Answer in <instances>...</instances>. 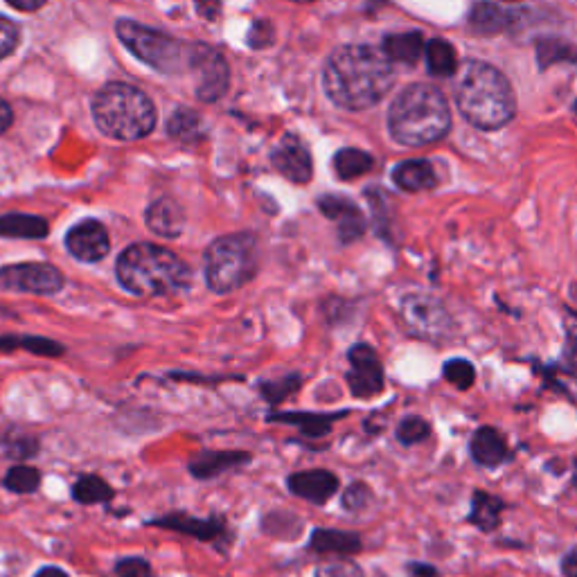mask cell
<instances>
[{"instance_id": "1", "label": "cell", "mask_w": 577, "mask_h": 577, "mask_svg": "<svg viewBox=\"0 0 577 577\" xmlns=\"http://www.w3.org/2000/svg\"><path fill=\"white\" fill-rule=\"evenodd\" d=\"M325 91L343 109H370L395 84L390 59L370 46H345L330 57L323 75Z\"/></svg>"}, {"instance_id": "2", "label": "cell", "mask_w": 577, "mask_h": 577, "mask_svg": "<svg viewBox=\"0 0 577 577\" xmlns=\"http://www.w3.org/2000/svg\"><path fill=\"white\" fill-rule=\"evenodd\" d=\"M120 287L138 298L174 296L192 287V271L179 255L158 244H131L115 264Z\"/></svg>"}, {"instance_id": "3", "label": "cell", "mask_w": 577, "mask_h": 577, "mask_svg": "<svg viewBox=\"0 0 577 577\" xmlns=\"http://www.w3.org/2000/svg\"><path fill=\"white\" fill-rule=\"evenodd\" d=\"M388 129L406 147L433 145L451 129L447 97L429 84L408 86L390 106Z\"/></svg>"}, {"instance_id": "4", "label": "cell", "mask_w": 577, "mask_h": 577, "mask_svg": "<svg viewBox=\"0 0 577 577\" xmlns=\"http://www.w3.org/2000/svg\"><path fill=\"white\" fill-rule=\"evenodd\" d=\"M460 113L478 129H501L512 120L517 100L503 73L483 61H467L456 84Z\"/></svg>"}, {"instance_id": "5", "label": "cell", "mask_w": 577, "mask_h": 577, "mask_svg": "<svg viewBox=\"0 0 577 577\" xmlns=\"http://www.w3.org/2000/svg\"><path fill=\"white\" fill-rule=\"evenodd\" d=\"M93 118L115 140H140L156 127L154 102L129 84L104 86L93 100Z\"/></svg>"}, {"instance_id": "6", "label": "cell", "mask_w": 577, "mask_h": 577, "mask_svg": "<svg viewBox=\"0 0 577 577\" xmlns=\"http://www.w3.org/2000/svg\"><path fill=\"white\" fill-rule=\"evenodd\" d=\"M206 284L212 294H233L251 282L260 266L257 239L251 233H235L215 239L206 255Z\"/></svg>"}, {"instance_id": "7", "label": "cell", "mask_w": 577, "mask_h": 577, "mask_svg": "<svg viewBox=\"0 0 577 577\" xmlns=\"http://www.w3.org/2000/svg\"><path fill=\"white\" fill-rule=\"evenodd\" d=\"M115 32L133 55L161 73H179L185 66L190 68L192 46L188 43L133 21H120L115 25Z\"/></svg>"}, {"instance_id": "8", "label": "cell", "mask_w": 577, "mask_h": 577, "mask_svg": "<svg viewBox=\"0 0 577 577\" xmlns=\"http://www.w3.org/2000/svg\"><path fill=\"white\" fill-rule=\"evenodd\" d=\"M66 287V278L48 262H21L0 269V291L34 296H55Z\"/></svg>"}, {"instance_id": "9", "label": "cell", "mask_w": 577, "mask_h": 577, "mask_svg": "<svg viewBox=\"0 0 577 577\" xmlns=\"http://www.w3.org/2000/svg\"><path fill=\"white\" fill-rule=\"evenodd\" d=\"M190 68L197 79V95L201 102H217L228 91L230 73L226 59L208 46H192Z\"/></svg>"}, {"instance_id": "10", "label": "cell", "mask_w": 577, "mask_h": 577, "mask_svg": "<svg viewBox=\"0 0 577 577\" xmlns=\"http://www.w3.org/2000/svg\"><path fill=\"white\" fill-rule=\"evenodd\" d=\"M348 361L350 370L345 379H348V388L354 397L370 399L384 390V366H381L375 348H370L366 343L352 345Z\"/></svg>"}, {"instance_id": "11", "label": "cell", "mask_w": 577, "mask_h": 577, "mask_svg": "<svg viewBox=\"0 0 577 577\" xmlns=\"http://www.w3.org/2000/svg\"><path fill=\"white\" fill-rule=\"evenodd\" d=\"M66 248L75 260L84 264H95L109 255L111 239L104 224H100L97 219H86L68 230Z\"/></svg>"}, {"instance_id": "12", "label": "cell", "mask_w": 577, "mask_h": 577, "mask_svg": "<svg viewBox=\"0 0 577 577\" xmlns=\"http://www.w3.org/2000/svg\"><path fill=\"white\" fill-rule=\"evenodd\" d=\"M402 316L408 327L420 336H440L449 327L445 307L431 296H406L402 300Z\"/></svg>"}, {"instance_id": "13", "label": "cell", "mask_w": 577, "mask_h": 577, "mask_svg": "<svg viewBox=\"0 0 577 577\" xmlns=\"http://www.w3.org/2000/svg\"><path fill=\"white\" fill-rule=\"evenodd\" d=\"M271 161L275 165V170L291 183L305 185L312 181L314 174L312 156H309L307 147L296 136H284L278 145H275Z\"/></svg>"}, {"instance_id": "14", "label": "cell", "mask_w": 577, "mask_h": 577, "mask_svg": "<svg viewBox=\"0 0 577 577\" xmlns=\"http://www.w3.org/2000/svg\"><path fill=\"white\" fill-rule=\"evenodd\" d=\"M318 208H321L323 215L327 219H332L336 228H339V239L343 244L357 242V239L366 233V219H363L361 210L354 206L350 199L327 194V197L318 201Z\"/></svg>"}, {"instance_id": "15", "label": "cell", "mask_w": 577, "mask_h": 577, "mask_svg": "<svg viewBox=\"0 0 577 577\" xmlns=\"http://www.w3.org/2000/svg\"><path fill=\"white\" fill-rule=\"evenodd\" d=\"M287 487L298 499L323 505L339 490V476L327 472V469H307V472L291 474L287 478Z\"/></svg>"}, {"instance_id": "16", "label": "cell", "mask_w": 577, "mask_h": 577, "mask_svg": "<svg viewBox=\"0 0 577 577\" xmlns=\"http://www.w3.org/2000/svg\"><path fill=\"white\" fill-rule=\"evenodd\" d=\"M147 526L181 532V535H188L199 541H212L226 532L224 519H219V517L201 519V517H194V514H185V512H170L161 519L147 521Z\"/></svg>"}, {"instance_id": "17", "label": "cell", "mask_w": 577, "mask_h": 577, "mask_svg": "<svg viewBox=\"0 0 577 577\" xmlns=\"http://www.w3.org/2000/svg\"><path fill=\"white\" fill-rule=\"evenodd\" d=\"M251 454L248 451H203L197 458L190 460V474L197 481H212L226 472L251 463Z\"/></svg>"}, {"instance_id": "18", "label": "cell", "mask_w": 577, "mask_h": 577, "mask_svg": "<svg viewBox=\"0 0 577 577\" xmlns=\"http://www.w3.org/2000/svg\"><path fill=\"white\" fill-rule=\"evenodd\" d=\"M348 415V411L339 413H305V411H280V413H269L266 415V422L271 424H287L296 426V429L303 433L305 438H323L332 431L334 422L343 420Z\"/></svg>"}, {"instance_id": "19", "label": "cell", "mask_w": 577, "mask_h": 577, "mask_svg": "<svg viewBox=\"0 0 577 577\" xmlns=\"http://www.w3.org/2000/svg\"><path fill=\"white\" fill-rule=\"evenodd\" d=\"M147 228L154 235L174 239L183 233L185 228V212L174 199H158L145 212Z\"/></svg>"}, {"instance_id": "20", "label": "cell", "mask_w": 577, "mask_h": 577, "mask_svg": "<svg viewBox=\"0 0 577 577\" xmlns=\"http://www.w3.org/2000/svg\"><path fill=\"white\" fill-rule=\"evenodd\" d=\"M469 451H472L476 465L481 467H499L505 463V458H508L505 438L494 429V426H481V429L474 433Z\"/></svg>"}, {"instance_id": "21", "label": "cell", "mask_w": 577, "mask_h": 577, "mask_svg": "<svg viewBox=\"0 0 577 577\" xmlns=\"http://www.w3.org/2000/svg\"><path fill=\"white\" fill-rule=\"evenodd\" d=\"M363 546L357 532L316 528L309 539V550L318 555H354Z\"/></svg>"}, {"instance_id": "22", "label": "cell", "mask_w": 577, "mask_h": 577, "mask_svg": "<svg viewBox=\"0 0 577 577\" xmlns=\"http://www.w3.org/2000/svg\"><path fill=\"white\" fill-rule=\"evenodd\" d=\"M14 350H25L34 354V357L59 359L66 354V345L37 334H21V336L0 334V352H14Z\"/></svg>"}, {"instance_id": "23", "label": "cell", "mask_w": 577, "mask_h": 577, "mask_svg": "<svg viewBox=\"0 0 577 577\" xmlns=\"http://www.w3.org/2000/svg\"><path fill=\"white\" fill-rule=\"evenodd\" d=\"M393 181L406 192H424L438 183L436 170L429 161H406L395 167Z\"/></svg>"}, {"instance_id": "24", "label": "cell", "mask_w": 577, "mask_h": 577, "mask_svg": "<svg viewBox=\"0 0 577 577\" xmlns=\"http://www.w3.org/2000/svg\"><path fill=\"white\" fill-rule=\"evenodd\" d=\"M50 226L46 219L37 215H21V212H10L0 217V237L12 239H43L48 237Z\"/></svg>"}, {"instance_id": "25", "label": "cell", "mask_w": 577, "mask_h": 577, "mask_svg": "<svg viewBox=\"0 0 577 577\" xmlns=\"http://www.w3.org/2000/svg\"><path fill=\"white\" fill-rule=\"evenodd\" d=\"M505 503L490 492L476 490L472 499V512H469V521L483 532H492L501 526V512Z\"/></svg>"}, {"instance_id": "26", "label": "cell", "mask_w": 577, "mask_h": 577, "mask_svg": "<svg viewBox=\"0 0 577 577\" xmlns=\"http://www.w3.org/2000/svg\"><path fill=\"white\" fill-rule=\"evenodd\" d=\"M424 41L422 34L406 32V34H390L384 41V55L390 61H399V64H415L422 57Z\"/></svg>"}, {"instance_id": "27", "label": "cell", "mask_w": 577, "mask_h": 577, "mask_svg": "<svg viewBox=\"0 0 577 577\" xmlns=\"http://www.w3.org/2000/svg\"><path fill=\"white\" fill-rule=\"evenodd\" d=\"M115 496L113 487L104 481L102 476L84 474L79 476L73 485V499L79 505H95V503H109Z\"/></svg>"}, {"instance_id": "28", "label": "cell", "mask_w": 577, "mask_h": 577, "mask_svg": "<svg viewBox=\"0 0 577 577\" xmlns=\"http://www.w3.org/2000/svg\"><path fill=\"white\" fill-rule=\"evenodd\" d=\"M372 165H375L372 156L361 152V149H341V152L334 156L336 176L343 181L359 179V176L368 174L372 170Z\"/></svg>"}, {"instance_id": "29", "label": "cell", "mask_w": 577, "mask_h": 577, "mask_svg": "<svg viewBox=\"0 0 577 577\" xmlns=\"http://www.w3.org/2000/svg\"><path fill=\"white\" fill-rule=\"evenodd\" d=\"M426 66L433 75L447 77L456 73V52L445 39H433L426 46Z\"/></svg>"}, {"instance_id": "30", "label": "cell", "mask_w": 577, "mask_h": 577, "mask_svg": "<svg viewBox=\"0 0 577 577\" xmlns=\"http://www.w3.org/2000/svg\"><path fill=\"white\" fill-rule=\"evenodd\" d=\"M3 487L12 494H32L41 487V472L32 465H14L7 469Z\"/></svg>"}, {"instance_id": "31", "label": "cell", "mask_w": 577, "mask_h": 577, "mask_svg": "<svg viewBox=\"0 0 577 577\" xmlns=\"http://www.w3.org/2000/svg\"><path fill=\"white\" fill-rule=\"evenodd\" d=\"M303 384V377L296 375V372H291V375H284L280 379H273V381H262V384H257V390H260V395L269 402L271 406H278L280 402H284L289 395H294L296 390Z\"/></svg>"}, {"instance_id": "32", "label": "cell", "mask_w": 577, "mask_h": 577, "mask_svg": "<svg viewBox=\"0 0 577 577\" xmlns=\"http://www.w3.org/2000/svg\"><path fill=\"white\" fill-rule=\"evenodd\" d=\"M167 127H170V133L174 138L192 142L203 136V127H206V124H203V120L197 113H192L188 109H179L172 115L170 122H167Z\"/></svg>"}, {"instance_id": "33", "label": "cell", "mask_w": 577, "mask_h": 577, "mask_svg": "<svg viewBox=\"0 0 577 577\" xmlns=\"http://www.w3.org/2000/svg\"><path fill=\"white\" fill-rule=\"evenodd\" d=\"M395 436L404 447H411V445H417V442H424L426 438L431 436V426H429V422L424 420V417L408 415L397 424Z\"/></svg>"}, {"instance_id": "34", "label": "cell", "mask_w": 577, "mask_h": 577, "mask_svg": "<svg viewBox=\"0 0 577 577\" xmlns=\"http://www.w3.org/2000/svg\"><path fill=\"white\" fill-rule=\"evenodd\" d=\"M442 375H445L449 384H454L458 390H469L476 381V370L467 359L447 361L445 368H442Z\"/></svg>"}, {"instance_id": "35", "label": "cell", "mask_w": 577, "mask_h": 577, "mask_svg": "<svg viewBox=\"0 0 577 577\" xmlns=\"http://www.w3.org/2000/svg\"><path fill=\"white\" fill-rule=\"evenodd\" d=\"M472 23L481 32H499L508 23V14H503L492 5H478L472 14Z\"/></svg>"}, {"instance_id": "36", "label": "cell", "mask_w": 577, "mask_h": 577, "mask_svg": "<svg viewBox=\"0 0 577 577\" xmlns=\"http://www.w3.org/2000/svg\"><path fill=\"white\" fill-rule=\"evenodd\" d=\"M372 501V492L366 483H352L348 490L343 492V508L348 512H361L366 510Z\"/></svg>"}, {"instance_id": "37", "label": "cell", "mask_w": 577, "mask_h": 577, "mask_svg": "<svg viewBox=\"0 0 577 577\" xmlns=\"http://www.w3.org/2000/svg\"><path fill=\"white\" fill-rule=\"evenodd\" d=\"M115 575L118 577H154L152 566L142 557H124L115 564Z\"/></svg>"}, {"instance_id": "38", "label": "cell", "mask_w": 577, "mask_h": 577, "mask_svg": "<svg viewBox=\"0 0 577 577\" xmlns=\"http://www.w3.org/2000/svg\"><path fill=\"white\" fill-rule=\"evenodd\" d=\"M16 46H19V30H16L12 21L0 16V59L10 57Z\"/></svg>"}, {"instance_id": "39", "label": "cell", "mask_w": 577, "mask_h": 577, "mask_svg": "<svg viewBox=\"0 0 577 577\" xmlns=\"http://www.w3.org/2000/svg\"><path fill=\"white\" fill-rule=\"evenodd\" d=\"M314 577H366L361 568L352 562H332L316 568Z\"/></svg>"}, {"instance_id": "40", "label": "cell", "mask_w": 577, "mask_h": 577, "mask_svg": "<svg viewBox=\"0 0 577 577\" xmlns=\"http://www.w3.org/2000/svg\"><path fill=\"white\" fill-rule=\"evenodd\" d=\"M562 366H564V370L568 372V375H571L573 379H577V332L568 334Z\"/></svg>"}, {"instance_id": "41", "label": "cell", "mask_w": 577, "mask_h": 577, "mask_svg": "<svg viewBox=\"0 0 577 577\" xmlns=\"http://www.w3.org/2000/svg\"><path fill=\"white\" fill-rule=\"evenodd\" d=\"M564 577H577V546H573L562 559Z\"/></svg>"}, {"instance_id": "42", "label": "cell", "mask_w": 577, "mask_h": 577, "mask_svg": "<svg viewBox=\"0 0 577 577\" xmlns=\"http://www.w3.org/2000/svg\"><path fill=\"white\" fill-rule=\"evenodd\" d=\"M7 3L21 12H37L43 5H46V0H7Z\"/></svg>"}, {"instance_id": "43", "label": "cell", "mask_w": 577, "mask_h": 577, "mask_svg": "<svg viewBox=\"0 0 577 577\" xmlns=\"http://www.w3.org/2000/svg\"><path fill=\"white\" fill-rule=\"evenodd\" d=\"M14 120V113H12V106L7 104L5 100H0V133L10 129V124Z\"/></svg>"}, {"instance_id": "44", "label": "cell", "mask_w": 577, "mask_h": 577, "mask_svg": "<svg viewBox=\"0 0 577 577\" xmlns=\"http://www.w3.org/2000/svg\"><path fill=\"white\" fill-rule=\"evenodd\" d=\"M411 573H413L415 577H438L436 568L426 566V564H413V566H411Z\"/></svg>"}, {"instance_id": "45", "label": "cell", "mask_w": 577, "mask_h": 577, "mask_svg": "<svg viewBox=\"0 0 577 577\" xmlns=\"http://www.w3.org/2000/svg\"><path fill=\"white\" fill-rule=\"evenodd\" d=\"M34 577H68V573L61 571L59 566H43Z\"/></svg>"}, {"instance_id": "46", "label": "cell", "mask_w": 577, "mask_h": 577, "mask_svg": "<svg viewBox=\"0 0 577 577\" xmlns=\"http://www.w3.org/2000/svg\"><path fill=\"white\" fill-rule=\"evenodd\" d=\"M294 3H312V0H294Z\"/></svg>"}]
</instances>
